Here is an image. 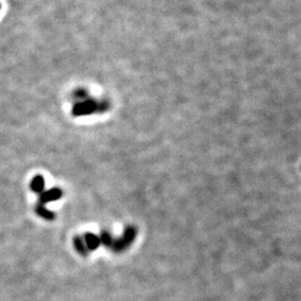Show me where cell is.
<instances>
[{"label": "cell", "instance_id": "6da1fadb", "mask_svg": "<svg viewBox=\"0 0 301 301\" xmlns=\"http://www.w3.org/2000/svg\"><path fill=\"white\" fill-rule=\"evenodd\" d=\"M109 108H111V103L107 100H99L90 97L86 100L75 103L71 108V115L79 117L92 115V114H101L107 112Z\"/></svg>", "mask_w": 301, "mask_h": 301}, {"label": "cell", "instance_id": "7a4b0ae2", "mask_svg": "<svg viewBox=\"0 0 301 301\" xmlns=\"http://www.w3.org/2000/svg\"><path fill=\"white\" fill-rule=\"evenodd\" d=\"M136 234H137L136 228L133 226L126 227L124 233H123V235L121 236V238L112 239V242L111 244H109L108 249L112 250V251L115 253L124 252L125 250H127L131 247V245H132L135 238H136Z\"/></svg>", "mask_w": 301, "mask_h": 301}, {"label": "cell", "instance_id": "3957f363", "mask_svg": "<svg viewBox=\"0 0 301 301\" xmlns=\"http://www.w3.org/2000/svg\"><path fill=\"white\" fill-rule=\"evenodd\" d=\"M63 197V191L59 188H53L39 194V204L45 205L46 203L59 200Z\"/></svg>", "mask_w": 301, "mask_h": 301}, {"label": "cell", "instance_id": "277c9868", "mask_svg": "<svg viewBox=\"0 0 301 301\" xmlns=\"http://www.w3.org/2000/svg\"><path fill=\"white\" fill-rule=\"evenodd\" d=\"M83 239L85 241V244H86L88 251H95V250L99 249V247L100 245V236H97L92 232L85 233Z\"/></svg>", "mask_w": 301, "mask_h": 301}, {"label": "cell", "instance_id": "5b68a950", "mask_svg": "<svg viewBox=\"0 0 301 301\" xmlns=\"http://www.w3.org/2000/svg\"><path fill=\"white\" fill-rule=\"evenodd\" d=\"M31 189L33 192L40 194L45 190V179L41 175H36L31 182Z\"/></svg>", "mask_w": 301, "mask_h": 301}, {"label": "cell", "instance_id": "8992f818", "mask_svg": "<svg viewBox=\"0 0 301 301\" xmlns=\"http://www.w3.org/2000/svg\"><path fill=\"white\" fill-rule=\"evenodd\" d=\"M35 210H36V213L42 219L48 220V221H53V220L56 219V214H55L53 211L48 210L47 207H45V205L39 204V203L36 205Z\"/></svg>", "mask_w": 301, "mask_h": 301}, {"label": "cell", "instance_id": "52a82bcc", "mask_svg": "<svg viewBox=\"0 0 301 301\" xmlns=\"http://www.w3.org/2000/svg\"><path fill=\"white\" fill-rule=\"evenodd\" d=\"M73 243H74V248L76 251H77L79 254H82V256L85 257L90 253V251H88V249L86 247V244H85L83 236H79V235L75 236L73 240Z\"/></svg>", "mask_w": 301, "mask_h": 301}, {"label": "cell", "instance_id": "ba28073f", "mask_svg": "<svg viewBox=\"0 0 301 301\" xmlns=\"http://www.w3.org/2000/svg\"><path fill=\"white\" fill-rule=\"evenodd\" d=\"M71 99L75 100V103H78V101H83L90 99V95H88V92L84 90V88H77V90L74 91L73 94H71Z\"/></svg>", "mask_w": 301, "mask_h": 301}, {"label": "cell", "instance_id": "9c48e42d", "mask_svg": "<svg viewBox=\"0 0 301 301\" xmlns=\"http://www.w3.org/2000/svg\"><path fill=\"white\" fill-rule=\"evenodd\" d=\"M0 8H1V5H0Z\"/></svg>", "mask_w": 301, "mask_h": 301}]
</instances>
